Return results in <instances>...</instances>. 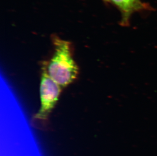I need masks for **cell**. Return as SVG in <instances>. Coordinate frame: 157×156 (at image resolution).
Instances as JSON below:
<instances>
[{"label": "cell", "instance_id": "1", "mask_svg": "<svg viewBox=\"0 0 157 156\" xmlns=\"http://www.w3.org/2000/svg\"><path fill=\"white\" fill-rule=\"evenodd\" d=\"M52 42L54 53L43 68L53 81L65 87L76 79L78 68L73 58L70 42L56 36H53Z\"/></svg>", "mask_w": 157, "mask_h": 156}, {"label": "cell", "instance_id": "2", "mask_svg": "<svg viewBox=\"0 0 157 156\" xmlns=\"http://www.w3.org/2000/svg\"><path fill=\"white\" fill-rule=\"evenodd\" d=\"M40 85L41 106L33 118V122L44 126L48 117L57 103L62 87L49 77L44 68H42Z\"/></svg>", "mask_w": 157, "mask_h": 156}, {"label": "cell", "instance_id": "3", "mask_svg": "<svg viewBox=\"0 0 157 156\" xmlns=\"http://www.w3.org/2000/svg\"><path fill=\"white\" fill-rule=\"evenodd\" d=\"M120 11V25L128 27L130 25V18L135 12L150 9V6L141 0H109Z\"/></svg>", "mask_w": 157, "mask_h": 156}, {"label": "cell", "instance_id": "4", "mask_svg": "<svg viewBox=\"0 0 157 156\" xmlns=\"http://www.w3.org/2000/svg\"><path fill=\"white\" fill-rule=\"evenodd\" d=\"M103 1L105 2L106 3H108V2H109V0H103Z\"/></svg>", "mask_w": 157, "mask_h": 156}]
</instances>
